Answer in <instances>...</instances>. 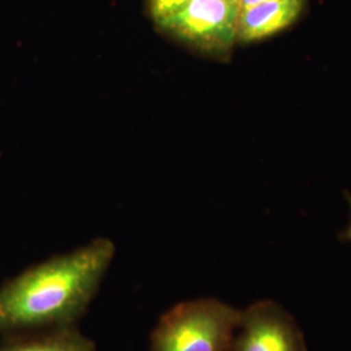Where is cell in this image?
<instances>
[{
  "label": "cell",
  "mask_w": 351,
  "mask_h": 351,
  "mask_svg": "<svg viewBox=\"0 0 351 351\" xmlns=\"http://www.w3.org/2000/svg\"><path fill=\"white\" fill-rule=\"evenodd\" d=\"M345 197H346V199H348V203H349V206H350V211H351V194L350 193H345ZM339 239H342V241H349L351 242V220H350V226L349 228L343 232V233H341V236H339Z\"/></svg>",
  "instance_id": "9"
},
{
  "label": "cell",
  "mask_w": 351,
  "mask_h": 351,
  "mask_svg": "<svg viewBox=\"0 0 351 351\" xmlns=\"http://www.w3.org/2000/svg\"><path fill=\"white\" fill-rule=\"evenodd\" d=\"M304 4L306 0H271L242 10L237 40L251 43L275 36L300 19Z\"/></svg>",
  "instance_id": "5"
},
{
  "label": "cell",
  "mask_w": 351,
  "mask_h": 351,
  "mask_svg": "<svg viewBox=\"0 0 351 351\" xmlns=\"http://www.w3.org/2000/svg\"><path fill=\"white\" fill-rule=\"evenodd\" d=\"M239 12V0H189L156 26L204 55L228 59L237 42Z\"/></svg>",
  "instance_id": "3"
},
{
  "label": "cell",
  "mask_w": 351,
  "mask_h": 351,
  "mask_svg": "<svg viewBox=\"0 0 351 351\" xmlns=\"http://www.w3.org/2000/svg\"><path fill=\"white\" fill-rule=\"evenodd\" d=\"M116 247L97 239L36 264L0 287V335L75 326L112 263Z\"/></svg>",
  "instance_id": "1"
},
{
  "label": "cell",
  "mask_w": 351,
  "mask_h": 351,
  "mask_svg": "<svg viewBox=\"0 0 351 351\" xmlns=\"http://www.w3.org/2000/svg\"><path fill=\"white\" fill-rule=\"evenodd\" d=\"M265 1H271V0H239V8H241V11L247 10V8H251V7L258 5V4H262Z\"/></svg>",
  "instance_id": "8"
},
{
  "label": "cell",
  "mask_w": 351,
  "mask_h": 351,
  "mask_svg": "<svg viewBox=\"0 0 351 351\" xmlns=\"http://www.w3.org/2000/svg\"><path fill=\"white\" fill-rule=\"evenodd\" d=\"M229 351H307L301 326L280 303L264 300L241 313Z\"/></svg>",
  "instance_id": "4"
},
{
  "label": "cell",
  "mask_w": 351,
  "mask_h": 351,
  "mask_svg": "<svg viewBox=\"0 0 351 351\" xmlns=\"http://www.w3.org/2000/svg\"><path fill=\"white\" fill-rule=\"evenodd\" d=\"M0 351H95V342L68 326L4 336Z\"/></svg>",
  "instance_id": "6"
},
{
  "label": "cell",
  "mask_w": 351,
  "mask_h": 351,
  "mask_svg": "<svg viewBox=\"0 0 351 351\" xmlns=\"http://www.w3.org/2000/svg\"><path fill=\"white\" fill-rule=\"evenodd\" d=\"M241 313L216 298L181 302L159 319L150 351H229Z\"/></svg>",
  "instance_id": "2"
},
{
  "label": "cell",
  "mask_w": 351,
  "mask_h": 351,
  "mask_svg": "<svg viewBox=\"0 0 351 351\" xmlns=\"http://www.w3.org/2000/svg\"><path fill=\"white\" fill-rule=\"evenodd\" d=\"M189 0H147V8L155 24L160 23L177 10H180Z\"/></svg>",
  "instance_id": "7"
}]
</instances>
